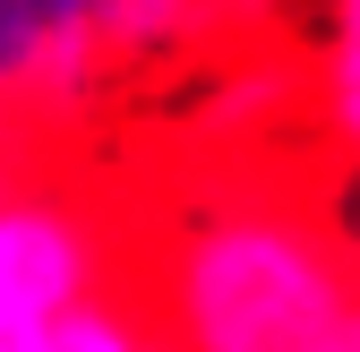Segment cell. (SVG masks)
<instances>
[{
	"instance_id": "1",
	"label": "cell",
	"mask_w": 360,
	"mask_h": 352,
	"mask_svg": "<svg viewBox=\"0 0 360 352\" xmlns=\"http://www.w3.org/2000/svg\"><path fill=\"white\" fill-rule=\"evenodd\" d=\"M360 301V258L318 206L275 181L198 198L163 232L146 310L172 352H326Z\"/></svg>"
},
{
	"instance_id": "2",
	"label": "cell",
	"mask_w": 360,
	"mask_h": 352,
	"mask_svg": "<svg viewBox=\"0 0 360 352\" xmlns=\"http://www.w3.org/2000/svg\"><path fill=\"white\" fill-rule=\"evenodd\" d=\"M120 206L34 172L0 198V318L52 327L69 301L120 284Z\"/></svg>"
},
{
	"instance_id": "3",
	"label": "cell",
	"mask_w": 360,
	"mask_h": 352,
	"mask_svg": "<svg viewBox=\"0 0 360 352\" xmlns=\"http://www.w3.org/2000/svg\"><path fill=\"white\" fill-rule=\"evenodd\" d=\"M95 69H103V34L86 0H0V103L9 112L69 120Z\"/></svg>"
},
{
	"instance_id": "4",
	"label": "cell",
	"mask_w": 360,
	"mask_h": 352,
	"mask_svg": "<svg viewBox=\"0 0 360 352\" xmlns=\"http://www.w3.org/2000/svg\"><path fill=\"white\" fill-rule=\"evenodd\" d=\"M43 352H172L163 344V327H155V310L138 301V284H103V292H86V301H69V310L52 318V335H43Z\"/></svg>"
},
{
	"instance_id": "5",
	"label": "cell",
	"mask_w": 360,
	"mask_h": 352,
	"mask_svg": "<svg viewBox=\"0 0 360 352\" xmlns=\"http://www.w3.org/2000/svg\"><path fill=\"white\" fill-rule=\"evenodd\" d=\"M318 120L343 155H360V0H326V52H318Z\"/></svg>"
},
{
	"instance_id": "6",
	"label": "cell",
	"mask_w": 360,
	"mask_h": 352,
	"mask_svg": "<svg viewBox=\"0 0 360 352\" xmlns=\"http://www.w3.org/2000/svg\"><path fill=\"white\" fill-rule=\"evenodd\" d=\"M95 9V34H103V61H146L163 43H180L198 26L206 0H86Z\"/></svg>"
},
{
	"instance_id": "7",
	"label": "cell",
	"mask_w": 360,
	"mask_h": 352,
	"mask_svg": "<svg viewBox=\"0 0 360 352\" xmlns=\"http://www.w3.org/2000/svg\"><path fill=\"white\" fill-rule=\"evenodd\" d=\"M52 129L60 120H34V112H9V103H0V198H9L18 181H34V172H52V146H43Z\"/></svg>"
},
{
	"instance_id": "8",
	"label": "cell",
	"mask_w": 360,
	"mask_h": 352,
	"mask_svg": "<svg viewBox=\"0 0 360 352\" xmlns=\"http://www.w3.org/2000/svg\"><path fill=\"white\" fill-rule=\"evenodd\" d=\"M326 352H360V301H352V318L335 327V344H326Z\"/></svg>"
}]
</instances>
